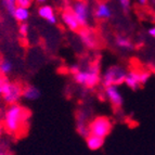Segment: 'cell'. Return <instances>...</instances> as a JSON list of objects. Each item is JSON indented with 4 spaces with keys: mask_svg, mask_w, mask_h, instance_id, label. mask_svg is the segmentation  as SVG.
<instances>
[{
    "mask_svg": "<svg viewBox=\"0 0 155 155\" xmlns=\"http://www.w3.org/2000/svg\"><path fill=\"white\" fill-rule=\"evenodd\" d=\"M9 83V80L5 77H0V96L2 94V91H3V88H5V86Z\"/></svg>",
    "mask_w": 155,
    "mask_h": 155,
    "instance_id": "603a6c76",
    "label": "cell"
},
{
    "mask_svg": "<svg viewBox=\"0 0 155 155\" xmlns=\"http://www.w3.org/2000/svg\"><path fill=\"white\" fill-rule=\"evenodd\" d=\"M147 3V1H145V0H139L138 1V5H145Z\"/></svg>",
    "mask_w": 155,
    "mask_h": 155,
    "instance_id": "484cf974",
    "label": "cell"
},
{
    "mask_svg": "<svg viewBox=\"0 0 155 155\" xmlns=\"http://www.w3.org/2000/svg\"><path fill=\"white\" fill-rule=\"evenodd\" d=\"M12 16L15 18L16 21L21 22V23H25L29 18V9H24V8H20V7H16Z\"/></svg>",
    "mask_w": 155,
    "mask_h": 155,
    "instance_id": "2e32d148",
    "label": "cell"
},
{
    "mask_svg": "<svg viewBox=\"0 0 155 155\" xmlns=\"http://www.w3.org/2000/svg\"><path fill=\"white\" fill-rule=\"evenodd\" d=\"M130 1L129 0H120L119 1V5H120V8H122V11L125 13V14H128L130 11Z\"/></svg>",
    "mask_w": 155,
    "mask_h": 155,
    "instance_id": "ffe728a7",
    "label": "cell"
},
{
    "mask_svg": "<svg viewBox=\"0 0 155 155\" xmlns=\"http://www.w3.org/2000/svg\"><path fill=\"white\" fill-rule=\"evenodd\" d=\"M86 143H87V147H88L90 150L96 151L102 147V145L104 144V139L103 138L97 137V136L89 134L88 137L86 138Z\"/></svg>",
    "mask_w": 155,
    "mask_h": 155,
    "instance_id": "5bb4252c",
    "label": "cell"
},
{
    "mask_svg": "<svg viewBox=\"0 0 155 155\" xmlns=\"http://www.w3.org/2000/svg\"><path fill=\"white\" fill-rule=\"evenodd\" d=\"M0 155H12L11 153L7 152V151H2V150H0Z\"/></svg>",
    "mask_w": 155,
    "mask_h": 155,
    "instance_id": "4316f807",
    "label": "cell"
},
{
    "mask_svg": "<svg viewBox=\"0 0 155 155\" xmlns=\"http://www.w3.org/2000/svg\"><path fill=\"white\" fill-rule=\"evenodd\" d=\"M147 34H149L152 38H155V26H152V27H150V28L147 29Z\"/></svg>",
    "mask_w": 155,
    "mask_h": 155,
    "instance_id": "cb8c5ba5",
    "label": "cell"
},
{
    "mask_svg": "<svg viewBox=\"0 0 155 155\" xmlns=\"http://www.w3.org/2000/svg\"><path fill=\"white\" fill-rule=\"evenodd\" d=\"M28 111L22 107L18 104H13L9 106V109L5 111L3 117V125L5 130L10 134H18V131L23 128L25 123L28 118Z\"/></svg>",
    "mask_w": 155,
    "mask_h": 155,
    "instance_id": "6da1fadb",
    "label": "cell"
},
{
    "mask_svg": "<svg viewBox=\"0 0 155 155\" xmlns=\"http://www.w3.org/2000/svg\"><path fill=\"white\" fill-rule=\"evenodd\" d=\"M38 15L41 18L46 20L49 24H57L58 22V18L55 15V12L53 10L51 5H44L41 7H39L38 9Z\"/></svg>",
    "mask_w": 155,
    "mask_h": 155,
    "instance_id": "30bf717a",
    "label": "cell"
},
{
    "mask_svg": "<svg viewBox=\"0 0 155 155\" xmlns=\"http://www.w3.org/2000/svg\"><path fill=\"white\" fill-rule=\"evenodd\" d=\"M72 13L75 15L76 20L80 25V28H86L88 25L89 16H90V10H89V5L84 2V1H76L73 3L71 8Z\"/></svg>",
    "mask_w": 155,
    "mask_h": 155,
    "instance_id": "8992f818",
    "label": "cell"
},
{
    "mask_svg": "<svg viewBox=\"0 0 155 155\" xmlns=\"http://www.w3.org/2000/svg\"><path fill=\"white\" fill-rule=\"evenodd\" d=\"M13 68V65L10 61L8 60H3L0 62V73H2L3 75H7L9 73H11Z\"/></svg>",
    "mask_w": 155,
    "mask_h": 155,
    "instance_id": "ac0fdd59",
    "label": "cell"
},
{
    "mask_svg": "<svg viewBox=\"0 0 155 155\" xmlns=\"http://www.w3.org/2000/svg\"><path fill=\"white\" fill-rule=\"evenodd\" d=\"M28 24L26 23H22L21 25L18 26V33H20V35L23 37H26L27 36V34H28Z\"/></svg>",
    "mask_w": 155,
    "mask_h": 155,
    "instance_id": "7402d4cb",
    "label": "cell"
},
{
    "mask_svg": "<svg viewBox=\"0 0 155 155\" xmlns=\"http://www.w3.org/2000/svg\"><path fill=\"white\" fill-rule=\"evenodd\" d=\"M150 78V74L147 72L142 71H130L127 72L126 78H125V84H126L130 89L136 90L141 85H144Z\"/></svg>",
    "mask_w": 155,
    "mask_h": 155,
    "instance_id": "52a82bcc",
    "label": "cell"
},
{
    "mask_svg": "<svg viewBox=\"0 0 155 155\" xmlns=\"http://www.w3.org/2000/svg\"><path fill=\"white\" fill-rule=\"evenodd\" d=\"M78 33H79L80 41L83 42L87 48L94 49L98 46V39H97L96 34L93 33L92 31H90L88 28H83L80 29Z\"/></svg>",
    "mask_w": 155,
    "mask_h": 155,
    "instance_id": "ba28073f",
    "label": "cell"
},
{
    "mask_svg": "<svg viewBox=\"0 0 155 155\" xmlns=\"http://www.w3.org/2000/svg\"><path fill=\"white\" fill-rule=\"evenodd\" d=\"M77 132L84 138L89 136V126L87 125V113L79 111L77 113Z\"/></svg>",
    "mask_w": 155,
    "mask_h": 155,
    "instance_id": "8fae6325",
    "label": "cell"
},
{
    "mask_svg": "<svg viewBox=\"0 0 155 155\" xmlns=\"http://www.w3.org/2000/svg\"><path fill=\"white\" fill-rule=\"evenodd\" d=\"M71 71H72V72H73V74H75V73H77L78 71H80L79 65H77V64L72 65V67H71Z\"/></svg>",
    "mask_w": 155,
    "mask_h": 155,
    "instance_id": "d4e9b609",
    "label": "cell"
},
{
    "mask_svg": "<svg viewBox=\"0 0 155 155\" xmlns=\"http://www.w3.org/2000/svg\"><path fill=\"white\" fill-rule=\"evenodd\" d=\"M100 72L98 66H90L87 70L78 71L74 74V80L78 85H81L87 88H93L100 81Z\"/></svg>",
    "mask_w": 155,
    "mask_h": 155,
    "instance_id": "7a4b0ae2",
    "label": "cell"
},
{
    "mask_svg": "<svg viewBox=\"0 0 155 155\" xmlns=\"http://www.w3.org/2000/svg\"><path fill=\"white\" fill-rule=\"evenodd\" d=\"M1 132H2V126L0 125V134H1Z\"/></svg>",
    "mask_w": 155,
    "mask_h": 155,
    "instance_id": "83f0119b",
    "label": "cell"
},
{
    "mask_svg": "<svg viewBox=\"0 0 155 155\" xmlns=\"http://www.w3.org/2000/svg\"><path fill=\"white\" fill-rule=\"evenodd\" d=\"M105 96L114 106L119 107V106L123 105L124 99H123V96H122V93H120V91H119L118 87H116V86H110V87H106Z\"/></svg>",
    "mask_w": 155,
    "mask_h": 155,
    "instance_id": "9c48e42d",
    "label": "cell"
},
{
    "mask_svg": "<svg viewBox=\"0 0 155 155\" xmlns=\"http://www.w3.org/2000/svg\"><path fill=\"white\" fill-rule=\"evenodd\" d=\"M89 134L100 138H105L112 130V123L107 117H97L88 125Z\"/></svg>",
    "mask_w": 155,
    "mask_h": 155,
    "instance_id": "277c9868",
    "label": "cell"
},
{
    "mask_svg": "<svg viewBox=\"0 0 155 155\" xmlns=\"http://www.w3.org/2000/svg\"><path fill=\"white\" fill-rule=\"evenodd\" d=\"M22 97H24L27 100H37V99L40 97V91L37 87L35 86H26L25 88L23 89V93H22Z\"/></svg>",
    "mask_w": 155,
    "mask_h": 155,
    "instance_id": "9a60e30c",
    "label": "cell"
},
{
    "mask_svg": "<svg viewBox=\"0 0 155 155\" xmlns=\"http://www.w3.org/2000/svg\"><path fill=\"white\" fill-rule=\"evenodd\" d=\"M127 72L120 66H111L104 72L102 76V83L106 87L110 86H118L125 83V78H126Z\"/></svg>",
    "mask_w": 155,
    "mask_h": 155,
    "instance_id": "3957f363",
    "label": "cell"
},
{
    "mask_svg": "<svg viewBox=\"0 0 155 155\" xmlns=\"http://www.w3.org/2000/svg\"><path fill=\"white\" fill-rule=\"evenodd\" d=\"M94 16L99 20H106L112 16V9L107 3H98L94 8Z\"/></svg>",
    "mask_w": 155,
    "mask_h": 155,
    "instance_id": "4fadbf2b",
    "label": "cell"
},
{
    "mask_svg": "<svg viewBox=\"0 0 155 155\" xmlns=\"http://www.w3.org/2000/svg\"><path fill=\"white\" fill-rule=\"evenodd\" d=\"M31 0H18L16 1V7H20V8H24V9H29L31 5Z\"/></svg>",
    "mask_w": 155,
    "mask_h": 155,
    "instance_id": "44dd1931",
    "label": "cell"
},
{
    "mask_svg": "<svg viewBox=\"0 0 155 155\" xmlns=\"http://www.w3.org/2000/svg\"><path fill=\"white\" fill-rule=\"evenodd\" d=\"M3 7L5 8V10L8 11L11 14V16L13 15V13L16 9V0H3L2 2Z\"/></svg>",
    "mask_w": 155,
    "mask_h": 155,
    "instance_id": "d6986e66",
    "label": "cell"
},
{
    "mask_svg": "<svg viewBox=\"0 0 155 155\" xmlns=\"http://www.w3.org/2000/svg\"><path fill=\"white\" fill-rule=\"evenodd\" d=\"M62 21L65 25L71 29V31H80V25L78 23V21L76 20L75 15L72 13L71 10H67L64 11L62 13Z\"/></svg>",
    "mask_w": 155,
    "mask_h": 155,
    "instance_id": "7c38bea8",
    "label": "cell"
},
{
    "mask_svg": "<svg viewBox=\"0 0 155 155\" xmlns=\"http://www.w3.org/2000/svg\"><path fill=\"white\" fill-rule=\"evenodd\" d=\"M22 93H23V88L21 86L16 83H10L9 81L5 86L1 97H2L5 103L13 105V104H18L20 99L22 98Z\"/></svg>",
    "mask_w": 155,
    "mask_h": 155,
    "instance_id": "5b68a950",
    "label": "cell"
},
{
    "mask_svg": "<svg viewBox=\"0 0 155 155\" xmlns=\"http://www.w3.org/2000/svg\"><path fill=\"white\" fill-rule=\"evenodd\" d=\"M115 44H116V46L118 47L119 49L126 50V51H128V50H131L132 47H134V46H132L131 40H130L129 38L125 37V36L116 37V39H115Z\"/></svg>",
    "mask_w": 155,
    "mask_h": 155,
    "instance_id": "e0dca14e",
    "label": "cell"
}]
</instances>
